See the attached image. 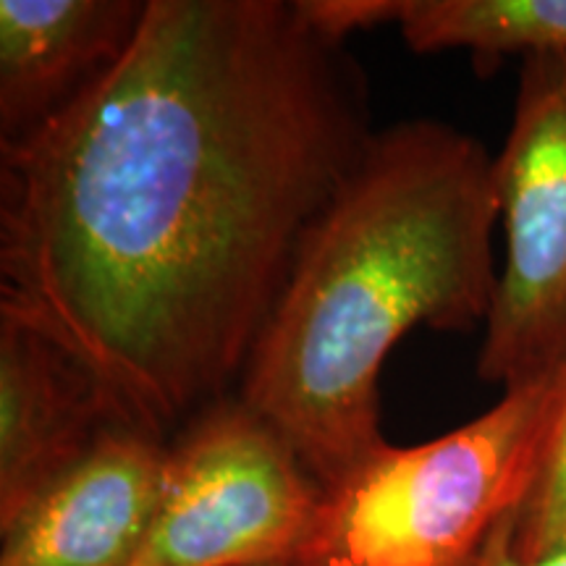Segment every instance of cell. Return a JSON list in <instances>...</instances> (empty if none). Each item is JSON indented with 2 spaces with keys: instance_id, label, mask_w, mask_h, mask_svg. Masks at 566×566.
Instances as JSON below:
<instances>
[{
  "instance_id": "obj_1",
  "label": "cell",
  "mask_w": 566,
  "mask_h": 566,
  "mask_svg": "<svg viewBox=\"0 0 566 566\" xmlns=\"http://www.w3.org/2000/svg\"><path fill=\"white\" fill-rule=\"evenodd\" d=\"M373 134L363 71L302 0H147L124 59L0 147V313L168 441L239 388Z\"/></svg>"
},
{
  "instance_id": "obj_2",
  "label": "cell",
  "mask_w": 566,
  "mask_h": 566,
  "mask_svg": "<svg viewBox=\"0 0 566 566\" xmlns=\"http://www.w3.org/2000/svg\"><path fill=\"white\" fill-rule=\"evenodd\" d=\"M493 155L436 118L375 132L304 237L239 380V399L323 488L388 443L378 378L417 325L488 323L501 265Z\"/></svg>"
},
{
  "instance_id": "obj_3",
  "label": "cell",
  "mask_w": 566,
  "mask_h": 566,
  "mask_svg": "<svg viewBox=\"0 0 566 566\" xmlns=\"http://www.w3.org/2000/svg\"><path fill=\"white\" fill-rule=\"evenodd\" d=\"M566 391V363L509 386L475 420L417 446L384 443L336 485L286 566H480L520 512Z\"/></svg>"
},
{
  "instance_id": "obj_4",
  "label": "cell",
  "mask_w": 566,
  "mask_h": 566,
  "mask_svg": "<svg viewBox=\"0 0 566 566\" xmlns=\"http://www.w3.org/2000/svg\"><path fill=\"white\" fill-rule=\"evenodd\" d=\"M321 499L294 446L229 394L168 441L158 509L132 566H286Z\"/></svg>"
},
{
  "instance_id": "obj_5",
  "label": "cell",
  "mask_w": 566,
  "mask_h": 566,
  "mask_svg": "<svg viewBox=\"0 0 566 566\" xmlns=\"http://www.w3.org/2000/svg\"><path fill=\"white\" fill-rule=\"evenodd\" d=\"M493 187L504 260L478 375L504 391L566 363V51L520 61Z\"/></svg>"
},
{
  "instance_id": "obj_6",
  "label": "cell",
  "mask_w": 566,
  "mask_h": 566,
  "mask_svg": "<svg viewBox=\"0 0 566 566\" xmlns=\"http://www.w3.org/2000/svg\"><path fill=\"white\" fill-rule=\"evenodd\" d=\"M168 441L116 422L0 525V566H132L158 509Z\"/></svg>"
},
{
  "instance_id": "obj_7",
  "label": "cell",
  "mask_w": 566,
  "mask_h": 566,
  "mask_svg": "<svg viewBox=\"0 0 566 566\" xmlns=\"http://www.w3.org/2000/svg\"><path fill=\"white\" fill-rule=\"evenodd\" d=\"M116 422L126 420L74 352L0 313V525Z\"/></svg>"
},
{
  "instance_id": "obj_8",
  "label": "cell",
  "mask_w": 566,
  "mask_h": 566,
  "mask_svg": "<svg viewBox=\"0 0 566 566\" xmlns=\"http://www.w3.org/2000/svg\"><path fill=\"white\" fill-rule=\"evenodd\" d=\"M147 0H0V147L30 139L124 59Z\"/></svg>"
},
{
  "instance_id": "obj_9",
  "label": "cell",
  "mask_w": 566,
  "mask_h": 566,
  "mask_svg": "<svg viewBox=\"0 0 566 566\" xmlns=\"http://www.w3.org/2000/svg\"><path fill=\"white\" fill-rule=\"evenodd\" d=\"M396 24L415 53L499 63L566 51V0H401Z\"/></svg>"
},
{
  "instance_id": "obj_10",
  "label": "cell",
  "mask_w": 566,
  "mask_h": 566,
  "mask_svg": "<svg viewBox=\"0 0 566 566\" xmlns=\"http://www.w3.org/2000/svg\"><path fill=\"white\" fill-rule=\"evenodd\" d=\"M512 551L527 562L566 551V391L535 483L514 514Z\"/></svg>"
},
{
  "instance_id": "obj_11",
  "label": "cell",
  "mask_w": 566,
  "mask_h": 566,
  "mask_svg": "<svg viewBox=\"0 0 566 566\" xmlns=\"http://www.w3.org/2000/svg\"><path fill=\"white\" fill-rule=\"evenodd\" d=\"M399 3L401 0H302V9L323 32L346 42V34L399 19Z\"/></svg>"
},
{
  "instance_id": "obj_12",
  "label": "cell",
  "mask_w": 566,
  "mask_h": 566,
  "mask_svg": "<svg viewBox=\"0 0 566 566\" xmlns=\"http://www.w3.org/2000/svg\"><path fill=\"white\" fill-rule=\"evenodd\" d=\"M512 522L514 516H509L504 525L495 530L491 546H488L480 566H566V551H558V554L543 558H533V562L516 556L512 551Z\"/></svg>"
}]
</instances>
